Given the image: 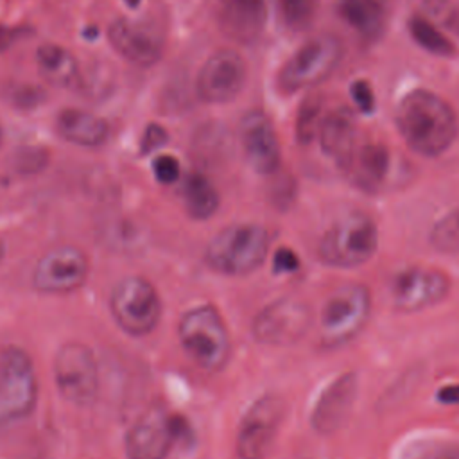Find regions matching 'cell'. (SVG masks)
Instances as JSON below:
<instances>
[{
  "label": "cell",
  "mask_w": 459,
  "mask_h": 459,
  "mask_svg": "<svg viewBox=\"0 0 459 459\" xmlns=\"http://www.w3.org/2000/svg\"><path fill=\"white\" fill-rule=\"evenodd\" d=\"M273 267L276 273H292L299 267V258L292 249L280 247L273 256Z\"/></svg>",
  "instance_id": "d6a6232c"
},
{
  "label": "cell",
  "mask_w": 459,
  "mask_h": 459,
  "mask_svg": "<svg viewBox=\"0 0 459 459\" xmlns=\"http://www.w3.org/2000/svg\"><path fill=\"white\" fill-rule=\"evenodd\" d=\"M240 142L247 163L258 174H273L280 167V140L273 122L264 111L251 109L242 117Z\"/></svg>",
  "instance_id": "e0dca14e"
},
{
  "label": "cell",
  "mask_w": 459,
  "mask_h": 459,
  "mask_svg": "<svg viewBox=\"0 0 459 459\" xmlns=\"http://www.w3.org/2000/svg\"><path fill=\"white\" fill-rule=\"evenodd\" d=\"M378 247L377 222L364 212H348L339 217L319 240V256L332 267H359Z\"/></svg>",
  "instance_id": "5b68a950"
},
{
  "label": "cell",
  "mask_w": 459,
  "mask_h": 459,
  "mask_svg": "<svg viewBox=\"0 0 459 459\" xmlns=\"http://www.w3.org/2000/svg\"><path fill=\"white\" fill-rule=\"evenodd\" d=\"M41 77L56 88H74L79 82V65L66 48L56 43H43L36 52Z\"/></svg>",
  "instance_id": "603a6c76"
},
{
  "label": "cell",
  "mask_w": 459,
  "mask_h": 459,
  "mask_svg": "<svg viewBox=\"0 0 459 459\" xmlns=\"http://www.w3.org/2000/svg\"><path fill=\"white\" fill-rule=\"evenodd\" d=\"M339 13L366 38H375L384 27V11L377 0H339Z\"/></svg>",
  "instance_id": "d4e9b609"
},
{
  "label": "cell",
  "mask_w": 459,
  "mask_h": 459,
  "mask_svg": "<svg viewBox=\"0 0 459 459\" xmlns=\"http://www.w3.org/2000/svg\"><path fill=\"white\" fill-rule=\"evenodd\" d=\"M285 414V403L276 394H264L240 421L235 450L238 459H264L276 437Z\"/></svg>",
  "instance_id": "4fadbf2b"
},
{
  "label": "cell",
  "mask_w": 459,
  "mask_h": 459,
  "mask_svg": "<svg viewBox=\"0 0 459 459\" xmlns=\"http://www.w3.org/2000/svg\"><path fill=\"white\" fill-rule=\"evenodd\" d=\"M407 27H409V34L412 36V39L421 48H425L427 52L436 54V56H450V54H454L452 41L434 23H430L427 18H423L420 14H414L409 20Z\"/></svg>",
  "instance_id": "484cf974"
},
{
  "label": "cell",
  "mask_w": 459,
  "mask_h": 459,
  "mask_svg": "<svg viewBox=\"0 0 459 459\" xmlns=\"http://www.w3.org/2000/svg\"><path fill=\"white\" fill-rule=\"evenodd\" d=\"M350 93H351V99H353L359 111L368 115L375 109V95H373V90H371L369 82H366L362 79L355 81L350 88Z\"/></svg>",
  "instance_id": "4dcf8cb0"
},
{
  "label": "cell",
  "mask_w": 459,
  "mask_h": 459,
  "mask_svg": "<svg viewBox=\"0 0 459 459\" xmlns=\"http://www.w3.org/2000/svg\"><path fill=\"white\" fill-rule=\"evenodd\" d=\"M38 400V377L32 359L22 348L0 353V425L25 418Z\"/></svg>",
  "instance_id": "8992f818"
},
{
  "label": "cell",
  "mask_w": 459,
  "mask_h": 459,
  "mask_svg": "<svg viewBox=\"0 0 459 459\" xmlns=\"http://www.w3.org/2000/svg\"><path fill=\"white\" fill-rule=\"evenodd\" d=\"M342 57V45L332 34H319L303 43L280 68L278 84L283 91H298L326 79Z\"/></svg>",
  "instance_id": "ba28073f"
},
{
  "label": "cell",
  "mask_w": 459,
  "mask_h": 459,
  "mask_svg": "<svg viewBox=\"0 0 459 459\" xmlns=\"http://www.w3.org/2000/svg\"><path fill=\"white\" fill-rule=\"evenodd\" d=\"M317 136H319V145L323 152L333 158L341 167H344L355 151L353 115L344 108L330 111L321 120Z\"/></svg>",
  "instance_id": "ffe728a7"
},
{
  "label": "cell",
  "mask_w": 459,
  "mask_h": 459,
  "mask_svg": "<svg viewBox=\"0 0 459 459\" xmlns=\"http://www.w3.org/2000/svg\"><path fill=\"white\" fill-rule=\"evenodd\" d=\"M448 290V276L443 271L427 265H411L402 269L389 285L393 305L405 312L429 308L445 299Z\"/></svg>",
  "instance_id": "5bb4252c"
},
{
  "label": "cell",
  "mask_w": 459,
  "mask_h": 459,
  "mask_svg": "<svg viewBox=\"0 0 459 459\" xmlns=\"http://www.w3.org/2000/svg\"><path fill=\"white\" fill-rule=\"evenodd\" d=\"M183 201L190 217L210 219L219 208V192L203 174H190L183 185Z\"/></svg>",
  "instance_id": "cb8c5ba5"
},
{
  "label": "cell",
  "mask_w": 459,
  "mask_h": 459,
  "mask_svg": "<svg viewBox=\"0 0 459 459\" xmlns=\"http://www.w3.org/2000/svg\"><path fill=\"white\" fill-rule=\"evenodd\" d=\"M0 140H2V129H0Z\"/></svg>",
  "instance_id": "74e56055"
},
{
  "label": "cell",
  "mask_w": 459,
  "mask_h": 459,
  "mask_svg": "<svg viewBox=\"0 0 459 459\" xmlns=\"http://www.w3.org/2000/svg\"><path fill=\"white\" fill-rule=\"evenodd\" d=\"M278 9L283 23L292 30H299L312 22L316 0H278Z\"/></svg>",
  "instance_id": "83f0119b"
},
{
  "label": "cell",
  "mask_w": 459,
  "mask_h": 459,
  "mask_svg": "<svg viewBox=\"0 0 459 459\" xmlns=\"http://www.w3.org/2000/svg\"><path fill=\"white\" fill-rule=\"evenodd\" d=\"M129 7H138V4H140V0H124Z\"/></svg>",
  "instance_id": "d590c367"
},
{
  "label": "cell",
  "mask_w": 459,
  "mask_h": 459,
  "mask_svg": "<svg viewBox=\"0 0 459 459\" xmlns=\"http://www.w3.org/2000/svg\"><path fill=\"white\" fill-rule=\"evenodd\" d=\"M321 102L319 100H314V99H308L301 109H299V115H298V122H296V136L301 143H308L316 133L319 131V126H321Z\"/></svg>",
  "instance_id": "f1b7e54d"
},
{
  "label": "cell",
  "mask_w": 459,
  "mask_h": 459,
  "mask_svg": "<svg viewBox=\"0 0 459 459\" xmlns=\"http://www.w3.org/2000/svg\"><path fill=\"white\" fill-rule=\"evenodd\" d=\"M185 427L179 416L169 414L163 407L145 409L127 430V459H165Z\"/></svg>",
  "instance_id": "30bf717a"
},
{
  "label": "cell",
  "mask_w": 459,
  "mask_h": 459,
  "mask_svg": "<svg viewBox=\"0 0 459 459\" xmlns=\"http://www.w3.org/2000/svg\"><path fill=\"white\" fill-rule=\"evenodd\" d=\"M342 169L360 188L377 190L387 178L389 152L380 143H366L353 151Z\"/></svg>",
  "instance_id": "7402d4cb"
},
{
  "label": "cell",
  "mask_w": 459,
  "mask_h": 459,
  "mask_svg": "<svg viewBox=\"0 0 459 459\" xmlns=\"http://www.w3.org/2000/svg\"><path fill=\"white\" fill-rule=\"evenodd\" d=\"M437 398L443 403H459V385H446V387L439 389Z\"/></svg>",
  "instance_id": "836d02e7"
},
{
  "label": "cell",
  "mask_w": 459,
  "mask_h": 459,
  "mask_svg": "<svg viewBox=\"0 0 459 459\" xmlns=\"http://www.w3.org/2000/svg\"><path fill=\"white\" fill-rule=\"evenodd\" d=\"M169 140V134L167 131L158 126V124H149L142 134V140H140V149L143 154H149L156 149H160L161 145H165V142Z\"/></svg>",
  "instance_id": "1f68e13d"
},
{
  "label": "cell",
  "mask_w": 459,
  "mask_h": 459,
  "mask_svg": "<svg viewBox=\"0 0 459 459\" xmlns=\"http://www.w3.org/2000/svg\"><path fill=\"white\" fill-rule=\"evenodd\" d=\"M57 133L70 143L81 147H99L109 134L108 124L84 109H63L56 120Z\"/></svg>",
  "instance_id": "44dd1931"
},
{
  "label": "cell",
  "mask_w": 459,
  "mask_h": 459,
  "mask_svg": "<svg viewBox=\"0 0 459 459\" xmlns=\"http://www.w3.org/2000/svg\"><path fill=\"white\" fill-rule=\"evenodd\" d=\"M90 262L75 246H56L45 251L32 271V285L45 294H68L82 287Z\"/></svg>",
  "instance_id": "7c38bea8"
},
{
  "label": "cell",
  "mask_w": 459,
  "mask_h": 459,
  "mask_svg": "<svg viewBox=\"0 0 459 459\" xmlns=\"http://www.w3.org/2000/svg\"><path fill=\"white\" fill-rule=\"evenodd\" d=\"M212 11L221 32L240 43L255 41L267 22L265 0H213Z\"/></svg>",
  "instance_id": "ac0fdd59"
},
{
  "label": "cell",
  "mask_w": 459,
  "mask_h": 459,
  "mask_svg": "<svg viewBox=\"0 0 459 459\" xmlns=\"http://www.w3.org/2000/svg\"><path fill=\"white\" fill-rule=\"evenodd\" d=\"M359 393V378L355 373H342L333 378L319 394L310 423L316 432L323 436L341 430L353 412Z\"/></svg>",
  "instance_id": "2e32d148"
},
{
  "label": "cell",
  "mask_w": 459,
  "mask_h": 459,
  "mask_svg": "<svg viewBox=\"0 0 459 459\" xmlns=\"http://www.w3.org/2000/svg\"><path fill=\"white\" fill-rule=\"evenodd\" d=\"M54 378L65 400L90 405L99 393V368L93 351L77 341L63 344L54 357Z\"/></svg>",
  "instance_id": "9c48e42d"
},
{
  "label": "cell",
  "mask_w": 459,
  "mask_h": 459,
  "mask_svg": "<svg viewBox=\"0 0 459 459\" xmlns=\"http://www.w3.org/2000/svg\"><path fill=\"white\" fill-rule=\"evenodd\" d=\"M179 342L188 359L204 371H221L231 355V339L224 319L212 305L186 310L178 323Z\"/></svg>",
  "instance_id": "7a4b0ae2"
},
{
  "label": "cell",
  "mask_w": 459,
  "mask_h": 459,
  "mask_svg": "<svg viewBox=\"0 0 459 459\" xmlns=\"http://www.w3.org/2000/svg\"><path fill=\"white\" fill-rule=\"evenodd\" d=\"M371 316V292L362 283L337 287L323 303L317 321L319 344L339 348L355 339Z\"/></svg>",
  "instance_id": "277c9868"
},
{
  "label": "cell",
  "mask_w": 459,
  "mask_h": 459,
  "mask_svg": "<svg viewBox=\"0 0 459 459\" xmlns=\"http://www.w3.org/2000/svg\"><path fill=\"white\" fill-rule=\"evenodd\" d=\"M108 34L111 47L136 66H151L161 57V39L145 25L120 18L109 25Z\"/></svg>",
  "instance_id": "d6986e66"
},
{
  "label": "cell",
  "mask_w": 459,
  "mask_h": 459,
  "mask_svg": "<svg viewBox=\"0 0 459 459\" xmlns=\"http://www.w3.org/2000/svg\"><path fill=\"white\" fill-rule=\"evenodd\" d=\"M109 310L126 333L142 337L158 326L161 319V299L147 280L127 276L113 287Z\"/></svg>",
  "instance_id": "52a82bcc"
},
{
  "label": "cell",
  "mask_w": 459,
  "mask_h": 459,
  "mask_svg": "<svg viewBox=\"0 0 459 459\" xmlns=\"http://www.w3.org/2000/svg\"><path fill=\"white\" fill-rule=\"evenodd\" d=\"M429 242L439 253H459V210H452L434 222Z\"/></svg>",
  "instance_id": "4316f807"
},
{
  "label": "cell",
  "mask_w": 459,
  "mask_h": 459,
  "mask_svg": "<svg viewBox=\"0 0 459 459\" xmlns=\"http://www.w3.org/2000/svg\"><path fill=\"white\" fill-rule=\"evenodd\" d=\"M247 68L240 54L224 48L212 54L201 66L195 81L197 95L210 104H224L244 88Z\"/></svg>",
  "instance_id": "9a60e30c"
},
{
  "label": "cell",
  "mask_w": 459,
  "mask_h": 459,
  "mask_svg": "<svg viewBox=\"0 0 459 459\" xmlns=\"http://www.w3.org/2000/svg\"><path fill=\"white\" fill-rule=\"evenodd\" d=\"M312 325L310 307L298 298H280L264 307L253 319L251 330L258 342L289 346L298 342Z\"/></svg>",
  "instance_id": "8fae6325"
},
{
  "label": "cell",
  "mask_w": 459,
  "mask_h": 459,
  "mask_svg": "<svg viewBox=\"0 0 459 459\" xmlns=\"http://www.w3.org/2000/svg\"><path fill=\"white\" fill-rule=\"evenodd\" d=\"M394 120L405 143L427 158L443 154L457 134V118L450 104L425 88L411 90L400 99Z\"/></svg>",
  "instance_id": "6da1fadb"
},
{
  "label": "cell",
  "mask_w": 459,
  "mask_h": 459,
  "mask_svg": "<svg viewBox=\"0 0 459 459\" xmlns=\"http://www.w3.org/2000/svg\"><path fill=\"white\" fill-rule=\"evenodd\" d=\"M152 170H154V176L160 183L163 185H170L174 181H178L179 178V172H181V167H179V161L170 156V154H161L158 156L154 161H152Z\"/></svg>",
  "instance_id": "f546056e"
},
{
  "label": "cell",
  "mask_w": 459,
  "mask_h": 459,
  "mask_svg": "<svg viewBox=\"0 0 459 459\" xmlns=\"http://www.w3.org/2000/svg\"><path fill=\"white\" fill-rule=\"evenodd\" d=\"M269 251V233L256 222H237L221 230L206 246L208 267L221 274L242 276L262 265Z\"/></svg>",
  "instance_id": "3957f363"
},
{
  "label": "cell",
  "mask_w": 459,
  "mask_h": 459,
  "mask_svg": "<svg viewBox=\"0 0 459 459\" xmlns=\"http://www.w3.org/2000/svg\"><path fill=\"white\" fill-rule=\"evenodd\" d=\"M427 459H459V446H445L430 454Z\"/></svg>",
  "instance_id": "e575fe53"
},
{
  "label": "cell",
  "mask_w": 459,
  "mask_h": 459,
  "mask_svg": "<svg viewBox=\"0 0 459 459\" xmlns=\"http://www.w3.org/2000/svg\"><path fill=\"white\" fill-rule=\"evenodd\" d=\"M2 256H4V244H2V240H0V260H2Z\"/></svg>",
  "instance_id": "8d00e7d4"
}]
</instances>
